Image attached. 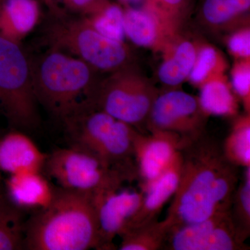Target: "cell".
Masks as SVG:
<instances>
[{
    "mask_svg": "<svg viewBox=\"0 0 250 250\" xmlns=\"http://www.w3.org/2000/svg\"><path fill=\"white\" fill-rule=\"evenodd\" d=\"M180 152L178 188L165 218L170 228L231 209L238 184V167L225 158L218 141L203 135Z\"/></svg>",
    "mask_w": 250,
    "mask_h": 250,
    "instance_id": "6da1fadb",
    "label": "cell"
},
{
    "mask_svg": "<svg viewBox=\"0 0 250 250\" xmlns=\"http://www.w3.org/2000/svg\"><path fill=\"white\" fill-rule=\"evenodd\" d=\"M100 233L93 195L55 188L52 201L25 223L24 250L99 249Z\"/></svg>",
    "mask_w": 250,
    "mask_h": 250,
    "instance_id": "7a4b0ae2",
    "label": "cell"
},
{
    "mask_svg": "<svg viewBox=\"0 0 250 250\" xmlns=\"http://www.w3.org/2000/svg\"><path fill=\"white\" fill-rule=\"evenodd\" d=\"M31 66L38 103L56 119L62 123L92 104L93 67L83 61L47 49L31 59Z\"/></svg>",
    "mask_w": 250,
    "mask_h": 250,
    "instance_id": "3957f363",
    "label": "cell"
},
{
    "mask_svg": "<svg viewBox=\"0 0 250 250\" xmlns=\"http://www.w3.org/2000/svg\"><path fill=\"white\" fill-rule=\"evenodd\" d=\"M47 12L41 28V42L83 61L93 68H118L126 59L123 42L102 35L88 18L72 14L54 0H44Z\"/></svg>",
    "mask_w": 250,
    "mask_h": 250,
    "instance_id": "277c9868",
    "label": "cell"
},
{
    "mask_svg": "<svg viewBox=\"0 0 250 250\" xmlns=\"http://www.w3.org/2000/svg\"><path fill=\"white\" fill-rule=\"evenodd\" d=\"M70 146L89 152L129 179L136 175L131 125L94 106L83 108L62 122Z\"/></svg>",
    "mask_w": 250,
    "mask_h": 250,
    "instance_id": "5b68a950",
    "label": "cell"
},
{
    "mask_svg": "<svg viewBox=\"0 0 250 250\" xmlns=\"http://www.w3.org/2000/svg\"><path fill=\"white\" fill-rule=\"evenodd\" d=\"M31 59L19 43L0 36V108L10 124L34 129L40 123Z\"/></svg>",
    "mask_w": 250,
    "mask_h": 250,
    "instance_id": "8992f818",
    "label": "cell"
},
{
    "mask_svg": "<svg viewBox=\"0 0 250 250\" xmlns=\"http://www.w3.org/2000/svg\"><path fill=\"white\" fill-rule=\"evenodd\" d=\"M43 168L60 188L92 195L120 189L129 180L96 156L72 146L47 155Z\"/></svg>",
    "mask_w": 250,
    "mask_h": 250,
    "instance_id": "52a82bcc",
    "label": "cell"
},
{
    "mask_svg": "<svg viewBox=\"0 0 250 250\" xmlns=\"http://www.w3.org/2000/svg\"><path fill=\"white\" fill-rule=\"evenodd\" d=\"M246 239L237 228L229 210L197 223L172 227L163 249L243 250L248 249Z\"/></svg>",
    "mask_w": 250,
    "mask_h": 250,
    "instance_id": "ba28073f",
    "label": "cell"
},
{
    "mask_svg": "<svg viewBox=\"0 0 250 250\" xmlns=\"http://www.w3.org/2000/svg\"><path fill=\"white\" fill-rule=\"evenodd\" d=\"M205 113L196 99L182 91H170L155 99L149 112L152 131L178 136L182 147L203 136Z\"/></svg>",
    "mask_w": 250,
    "mask_h": 250,
    "instance_id": "9c48e42d",
    "label": "cell"
},
{
    "mask_svg": "<svg viewBox=\"0 0 250 250\" xmlns=\"http://www.w3.org/2000/svg\"><path fill=\"white\" fill-rule=\"evenodd\" d=\"M143 195V191H119V189L93 195L100 233L99 249H113V240L126 231L141 207Z\"/></svg>",
    "mask_w": 250,
    "mask_h": 250,
    "instance_id": "30bf717a",
    "label": "cell"
},
{
    "mask_svg": "<svg viewBox=\"0 0 250 250\" xmlns=\"http://www.w3.org/2000/svg\"><path fill=\"white\" fill-rule=\"evenodd\" d=\"M154 100L131 81L118 77L106 83L100 93L94 95L92 105L117 120L133 125L147 118Z\"/></svg>",
    "mask_w": 250,
    "mask_h": 250,
    "instance_id": "8fae6325",
    "label": "cell"
},
{
    "mask_svg": "<svg viewBox=\"0 0 250 250\" xmlns=\"http://www.w3.org/2000/svg\"><path fill=\"white\" fill-rule=\"evenodd\" d=\"M152 132L149 136L138 133L134 141L136 174L141 180L142 190L170 166L183 146L175 135L164 131Z\"/></svg>",
    "mask_w": 250,
    "mask_h": 250,
    "instance_id": "7c38bea8",
    "label": "cell"
},
{
    "mask_svg": "<svg viewBox=\"0 0 250 250\" xmlns=\"http://www.w3.org/2000/svg\"><path fill=\"white\" fill-rule=\"evenodd\" d=\"M181 168L182 155L179 151L170 166L155 180L143 189L144 195L142 203L125 233L156 219L164 206L170 197H173L178 188Z\"/></svg>",
    "mask_w": 250,
    "mask_h": 250,
    "instance_id": "4fadbf2b",
    "label": "cell"
},
{
    "mask_svg": "<svg viewBox=\"0 0 250 250\" xmlns=\"http://www.w3.org/2000/svg\"><path fill=\"white\" fill-rule=\"evenodd\" d=\"M47 156L29 136L21 131H13L0 140V170L10 174L41 172Z\"/></svg>",
    "mask_w": 250,
    "mask_h": 250,
    "instance_id": "5bb4252c",
    "label": "cell"
},
{
    "mask_svg": "<svg viewBox=\"0 0 250 250\" xmlns=\"http://www.w3.org/2000/svg\"><path fill=\"white\" fill-rule=\"evenodd\" d=\"M10 198L18 208H44L52 201L55 188L39 171L11 174L7 182Z\"/></svg>",
    "mask_w": 250,
    "mask_h": 250,
    "instance_id": "9a60e30c",
    "label": "cell"
},
{
    "mask_svg": "<svg viewBox=\"0 0 250 250\" xmlns=\"http://www.w3.org/2000/svg\"><path fill=\"white\" fill-rule=\"evenodd\" d=\"M41 18L36 0H5L0 4V36L19 43Z\"/></svg>",
    "mask_w": 250,
    "mask_h": 250,
    "instance_id": "2e32d148",
    "label": "cell"
},
{
    "mask_svg": "<svg viewBox=\"0 0 250 250\" xmlns=\"http://www.w3.org/2000/svg\"><path fill=\"white\" fill-rule=\"evenodd\" d=\"M170 226L167 220L157 219L132 229L122 235L121 250H158L163 249Z\"/></svg>",
    "mask_w": 250,
    "mask_h": 250,
    "instance_id": "e0dca14e",
    "label": "cell"
},
{
    "mask_svg": "<svg viewBox=\"0 0 250 250\" xmlns=\"http://www.w3.org/2000/svg\"><path fill=\"white\" fill-rule=\"evenodd\" d=\"M25 223L18 207L0 199V250H24Z\"/></svg>",
    "mask_w": 250,
    "mask_h": 250,
    "instance_id": "ac0fdd59",
    "label": "cell"
},
{
    "mask_svg": "<svg viewBox=\"0 0 250 250\" xmlns=\"http://www.w3.org/2000/svg\"><path fill=\"white\" fill-rule=\"evenodd\" d=\"M225 158L236 167L250 166V124L249 117L236 122L223 146Z\"/></svg>",
    "mask_w": 250,
    "mask_h": 250,
    "instance_id": "d6986e66",
    "label": "cell"
},
{
    "mask_svg": "<svg viewBox=\"0 0 250 250\" xmlns=\"http://www.w3.org/2000/svg\"><path fill=\"white\" fill-rule=\"evenodd\" d=\"M196 60V52L190 42H184L179 46L172 59L164 62L159 70L163 83L175 85L182 82L191 72Z\"/></svg>",
    "mask_w": 250,
    "mask_h": 250,
    "instance_id": "ffe728a7",
    "label": "cell"
},
{
    "mask_svg": "<svg viewBox=\"0 0 250 250\" xmlns=\"http://www.w3.org/2000/svg\"><path fill=\"white\" fill-rule=\"evenodd\" d=\"M199 103L205 113L214 116L234 114L237 108L236 101L228 87L218 81L204 85Z\"/></svg>",
    "mask_w": 250,
    "mask_h": 250,
    "instance_id": "44dd1931",
    "label": "cell"
},
{
    "mask_svg": "<svg viewBox=\"0 0 250 250\" xmlns=\"http://www.w3.org/2000/svg\"><path fill=\"white\" fill-rule=\"evenodd\" d=\"M125 34L136 45L147 47L156 38V22L147 11L129 9L124 13Z\"/></svg>",
    "mask_w": 250,
    "mask_h": 250,
    "instance_id": "7402d4cb",
    "label": "cell"
},
{
    "mask_svg": "<svg viewBox=\"0 0 250 250\" xmlns=\"http://www.w3.org/2000/svg\"><path fill=\"white\" fill-rule=\"evenodd\" d=\"M245 168L243 181L233 194L230 210L237 228L248 238L250 232V166Z\"/></svg>",
    "mask_w": 250,
    "mask_h": 250,
    "instance_id": "603a6c76",
    "label": "cell"
},
{
    "mask_svg": "<svg viewBox=\"0 0 250 250\" xmlns=\"http://www.w3.org/2000/svg\"><path fill=\"white\" fill-rule=\"evenodd\" d=\"M88 19L102 35L123 42L125 35L124 12L119 6L110 4L103 11L90 16Z\"/></svg>",
    "mask_w": 250,
    "mask_h": 250,
    "instance_id": "cb8c5ba5",
    "label": "cell"
},
{
    "mask_svg": "<svg viewBox=\"0 0 250 250\" xmlns=\"http://www.w3.org/2000/svg\"><path fill=\"white\" fill-rule=\"evenodd\" d=\"M250 0H205L202 11L212 24H223L250 9Z\"/></svg>",
    "mask_w": 250,
    "mask_h": 250,
    "instance_id": "d4e9b609",
    "label": "cell"
},
{
    "mask_svg": "<svg viewBox=\"0 0 250 250\" xmlns=\"http://www.w3.org/2000/svg\"><path fill=\"white\" fill-rule=\"evenodd\" d=\"M72 14L90 17L99 14L109 5L107 0H54Z\"/></svg>",
    "mask_w": 250,
    "mask_h": 250,
    "instance_id": "484cf974",
    "label": "cell"
},
{
    "mask_svg": "<svg viewBox=\"0 0 250 250\" xmlns=\"http://www.w3.org/2000/svg\"><path fill=\"white\" fill-rule=\"evenodd\" d=\"M216 62V52L211 47H205L199 54L190 73V80L194 83L202 82Z\"/></svg>",
    "mask_w": 250,
    "mask_h": 250,
    "instance_id": "4316f807",
    "label": "cell"
},
{
    "mask_svg": "<svg viewBox=\"0 0 250 250\" xmlns=\"http://www.w3.org/2000/svg\"><path fill=\"white\" fill-rule=\"evenodd\" d=\"M233 88L236 93L244 99L247 104H249L250 89V72L249 67H238L232 77Z\"/></svg>",
    "mask_w": 250,
    "mask_h": 250,
    "instance_id": "83f0119b",
    "label": "cell"
},
{
    "mask_svg": "<svg viewBox=\"0 0 250 250\" xmlns=\"http://www.w3.org/2000/svg\"><path fill=\"white\" fill-rule=\"evenodd\" d=\"M229 47L233 53L241 57H250V33L249 30L241 31L231 36Z\"/></svg>",
    "mask_w": 250,
    "mask_h": 250,
    "instance_id": "f1b7e54d",
    "label": "cell"
},
{
    "mask_svg": "<svg viewBox=\"0 0 250 250\" xmlns=\"http://www.w3.org/2000/svg\"><path fill=\"white\" fill-rule=\"evenodd\" d=\"M164 1L166 4L168 6L176 7V6H180L184 2V0H161Z\"/></svg>",
    "mask_w": 250,
    "mask_h": 250,
    "instance_id": "f546056e",
    "label": "cell"
},
{
    "mask_svg": "<svg viewBox=\"0 0 250 250\" xmlns=\"http://www.w3.org/2000/svg\"><path fill=\"white\" fill-rule=\"evenodd\" d=\"M122 1H125V2H129V1H137V0H122Z\"/></svg>",
    "mask_w": 250,
    "mask_h": 250,
    "instance_id": "4dcf8cb0",
    "label": "cell"
},
{
    "mask_svg": "<svg viewBox=\"0 0 250 250\" xmlns=\"http://www.w3.org/2000/svg\"><path fill=\"white\" fill-rule=\"evenodd\" d=\"M4 1H5V0H0V4H1V3L4 2Z\"/></svg>",
    "mask_w": 250,
    "mask_h": 250,
    "instance_id": "1f68e13d",
    "label": "cell"
},
{
    "mask_svg": "<svg viewBox=\"0 0 250 250\" xmlns=\"http://www.w3.org/2000/svg\"><path fill=\"white\" fill-rule=\"evenodd\" d=\"M1 198V194H0V199Z\"/></svg>",
    "mask_w": 250,
    "mask_h": 250,
    "instance_id": "d6a6232c",
    "label": "cell"
}]
</instances>
